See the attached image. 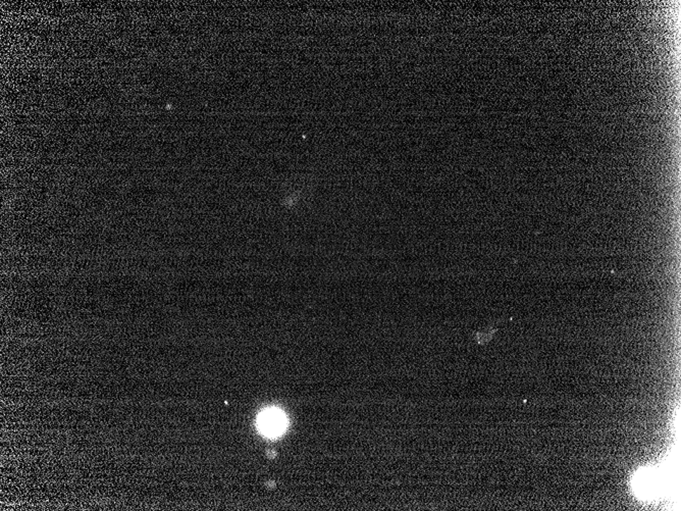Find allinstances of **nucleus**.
Segmentation results:
<instances>
[{
  "mask_svg": "<svg viewBox=\"0 0 681 511\" xmlns=\"http://www.w3.org/2000/svg\"><path fill=\"white\" fill-rule=\"evenodd\" d=\"M287 420L278 409H266L259 418V429L267 437H276L286 429Z\"/></svg>",
  "mask_w": 681,
  "mask_h": 511,
  "instance_id": "nucleus-1",
  "label": "nucleus"
}]
</instances>
